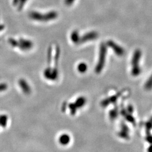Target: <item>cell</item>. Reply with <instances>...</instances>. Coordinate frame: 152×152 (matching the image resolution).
Returning a JSON list of instances; mask_svg holds the SVG:
<instances>
[{
    "label": "cell",
    "mask_w": 152,
    "mask_h": 152,
    "mask_svg": "<svg viewBox=\"0 0 152 152\" xmlns=\"http://www.w3.org/2000/svg\"><path fill=\"white\" fill-rule=\"evenodd\" d=\"M58 17V14L55 11H50L46 14H41L38 12L32 11L29 14V17L36 21L39 22H48L56 19Z\"/></svg>",
    "instance_id": "1"
},
{
    "label": "cell",
    "mask_w": 152,
    "mask_h": 152,
    "mask_svg": "<svg viewBox=\"0 0 152 152\" xmlns=\"http://www.w3.org/2000/svg\"><path fill=\"white\" fill-rule=\"evenodd\" d=\"M142 52L139 49L136 50L133 54L131 60V73L133 76H139L141 72V68L139 64Z\"/></svg>",
    "instance_id": "2"
},
{
    "label": "cell",
    "mask_w": 152,
    "mask_h": 152,
    "mask_svg": "<svg viewBox=\"0 0 152 152\" xmlns=\"http://www.w3.org/2000/svg\"><path fill=\"white\" fill-rule=\"evenodd\" d=\"M107 51V46L104 44H102L100 47V52H99V57L98 62L95 68V72L97 73H100L104 66L106 63Z\"/></svg>",
    "instance_id": "3"
},
{
    "label": "cell",
    "mask_w": 152,
    "mask_h": 152,
    "mask_svg": "<svg viewBox=\"0 0 152 152\" xmlns=\"http://www.w3.org/2000/svg\"><path fill=\"white\" fill-rule=\"evenodd\" d=\"M44 76L47 80H55L58 77V71L56 68H48L44 71Z\"/></svg>",
    "instance_id": "4"
},
{
    "label": "cell",
    "mask_w": 152,
    "mask_h": 152,
    "mask_svg": "<svg viewBox=\"0 0 152 152\" xmlns=\"http://www.w3.org/2000/svg\"><path fill=\"white\" fill-rule=\"evenodd\" d=\"M107 45L114 51L115 54L118 56H121L123 55L125 52L123 48L113 41H108L107 42Z\"/></svg>",
    "instance_id": "5"
},
{
    "label": "cell",
    "mask_w": 152,
    "mask_h": 152,
    "mask_svg": "<svg viewBox=\"0 0 152 152\" xmlns=\"http://www.w3.org/2000/svg\"><path fill=\"white\" fill-rule=\"evenodd\" d=\"M14 42L15 43H12L13 44H14L15 46H19V47L23 50H29L33 46V43L31 41L25 39H21L19 42H17L16 41H15Z\"/></svg>",
    "instance_id": "6"
},
{
    "label": "cell",
    "mask_w": 152,
    "mask_h": 152,
    "mask_svg": "<svg viewBox=\"0 0 152 152\" xmlns=\"http://www.w3.org/2000/svg\"><path fill=\"white\" fill-rule=\"evenodd\" d=\"M98 37V33L97 32H94V31L90 32L87 33H86L85 35H84L82 37H80L79 43L83 44L87 41L95 40Z\"/></svg>",
    "instance_id": "7"
},
{
    "label": "cell",
    "mask_w": 152,
    "mask_h": 152,
    "mask_svg": "<svg viewBox=\"0 0 152 152\" xmlns=\"http://www.w3.org/2000/svg\"><path fill=\"white\" fill-rule=\"evenodd\" d=\"M19 85L22 88V90L25 94H30L31 92V88L29 84L24 80H21L19 81Z\"/></svg>",
    "instance_id": "8"
},
{
    "label": "cell",
    "mask_w": 152,
    "mask_h": 152,
    "mask_svg": "<svg viewBox=\"0 0 152 152\" xmlns=\"http://www.w3.org/2000/svg\"><path fill=\"white\" fill-rule=\"evenodd\" d=\"M70 137L69 135L64 133L59 138V143L63 145H66L70 143Z\"/></svg>",
    "instance_id": "9"
},
{
    "label": "cell",
    "mask_w": 152,
    "mask_h": 152,
    "mask_svg": "<svg viewBox=\"0 0 152 152\" xmlns=\"http://www.w3.org/2000/svg\"><path fill=\"white\" fill-rule=\"evenodd\" d=\"M86 98L84 96H81L76 100L75 104L77 106V108H80L84 107L86 104Z\"/></svg>",
    "instance_id": "10"
},
{
    "label": "cell",
    "mask_w": 152,
    "mask_h": 152,
    "mask_svg": "<svg viewBox=\"0 0 152 152\" xmlns=\"http://www.w3.org/2000/svg\"><path fill=\"white\" fill-rule=\"evenodd\" d=\"M70 38H71V40L73 43L79 44L80 37L79 36L78 32L77 31H74L72 33L71 36H70Z\"/></svg>",
    "instance_id": "11"
},
{
    "label": "cell",
    "mask_w": 152,
    "mask_h": 152,
    "mask_svg": "<svg viewBox=\"0 0 152 152\" xmlns=\"http://www.w3.org/2000/svg\"><path fill=\"white\" fill-rule=\"evenodd\" d=\"M77 69L80 73H85L87 70V65L85 63H81L78 65Z\"/></svg>",
    "instance_id": "12"
},
{
    "label": "cell",
    "mask_w": 152,
    "mask_h": 152,
    "mask_svg": "<svg viewBox=\"0 0 152 152\" xmlns=\"http://www.w3.org/2000/svg\"><path fill=\"white\" fill-rule=\"evenodd\" d=\"M145 87L147 90H150L152 89V74L151 76L149 78V79L146 82V84L145 85Z\"/></svg>",
    "instance_id": "13"
},
{
    "label": "cell",
    "mask_w": 152,
    "mask_h": 152,
    "mask_svg": "<svg viewBox=\"0 0 152 152\" xmlns=\"http://www.w3.org/2000/svg\"><path fill=\"white\" fill-rule=\"evenodd\" d=\"M69 108L70 110V113L72 115H74L76 114V112H77V107L76 106L75 103H70L69 105Z\"/></svg>",
    "instance_id": "14"
},
{
    "label": "cell",
    "mask_w": 152,
    "mask_h": 152,
    "mask_svg": "<svg viewBox=\"0 0 152 152\" xmlns=\"http://www.w3.org/2000/svg\"><path fill=\"white\" fill-rule=\"evenodd\" d=\"M27 1V0H14V3H15V5H17L18 3V2L21 1V2L19 3V6H20V7H22V6H23L25 4V3Z\"/></svg>",
    "instance_id": "15"
},
{
    "label": "cell",
    "mask_w": 152,
    "mask_h": 152,
    "mask_svg": "<svg viewBox=\"0 0 152 152\" xmlns=\"http://www.w3.org/2000/svg\"><path fill=\"white\" fill-rule=\"evenodd\" d=\"M74 1L75 0H64V2L66 5L70 6L74 2Z\"/></svg>",
    "instance_id": "16"
}]
</instances>
